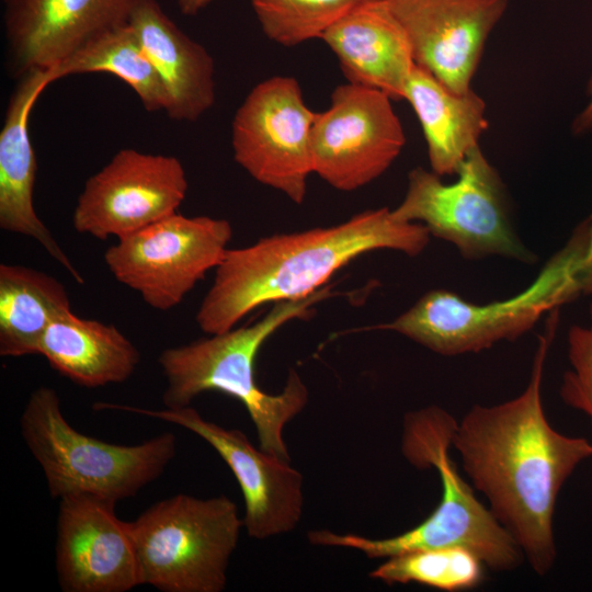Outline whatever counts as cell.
<instances>
[{"mask_svg":"<svg viewBox=\"0 0 592 592\" xmlns=\"http://www.w3.org/2000/svg\"><path fill=\"white\" fill-rule=\"evenodd\" d=\"M558 314H549L538 337L526 388L501 403L475 405L456 422L452 436L471 485L540 577L556 560L558 494L574 469L592 457V443L556 431L543 406L544 371Z\"/></svg>","mask_w":592,"mask_h":592,"instance_id":"obj_1","label":"cell"},{"mask_svg":"<svg viewBox=\"0 0 592 592\" xmlns=\"http://www.w3.org/2000/svg\"><path fill=\"white\" fill-rule=\"evenodd\" d=\"M430 238L422 224L398 220L382 207L334 226L276 234L228 249L196 311V323L209 335L229 331L262 305L310 296L364 253L394 250L415 257Z\"/></svg>","mask_w":592,"mask_h":592,"instance_id":"obj_2","label":"cell"},{"mask_svg":"<svg viewBox=\"0 0 592 592\" xmlns=\"http://www.w3.org/2000/svg\"><path fill=\"white\" fill-rule=\"evenodd\" d=\"M334 294L331 286H323L306 298L275 303L251 325L164 349L158 356L167 382L162 394L164 407L191 406L197 396L210 390L231 396L247 409L259 447L291 460L283 433L287 423L306 407L308 388L292 368L282 391H264L255 380V358L276 330L292 320L310 317L317 304Z\"/></svg>","mask_w":592,"mask_h":592,"instance_id":"obj_3","label":"cell"},{"mask_svg":"<svg viewBox=\"0 0 592 592\" xmlns=\"http://www.w3.org/2000/svg\"><path fill=\"white\" fill-rule=\"evenodd\" d=\"M456 420L437 406L406 413L401 453L415 468H434L440 476L442 494L439 504L420 524L386 538L338 534L328 530L307 534L312 545L343 547L368 558H389L403 553L447 546L474 551L496 572L515 570L524 560L511 534L476 497L451 457Z\"/></svg>","mask_w":592,"mask_h":592,"instance_id":"obj_4","label":"cell"},{"mask_svg":"<svg viewBox=\"0 0 592 592\" xmlns=\"http://www.w3.org/2000/svg\"><path fill=\"white\" fill-rule=\"evenodd\" d=\"M588 238L584 219L534 281L509 298L476 304L447 289H432L394 320L358 330L394 331L443 356L478 353L514 341L546 314L582 295Z\"/></svg>","mask_w":592,"mask_h":592,"instance_id":"obj_5","label":"cell"},{"mask_svg":"<svg viewBox=\"0 0 592 592\" xmlns=\"http://www.w3.org/2000/svg\"><path fill=\"white\" fill-rule=\"evenodd\" d=\"M26 447L41 466L52 498L88 496L117 503L158 479L177 453L166 432L135 445L104 442L72 428L57 391L34 389L20 418Z\"/></svg>","mask_w":592,"mask_h":592,"instance_id":"obj_6","label":"cell"},{"mask_svg":"<svg viewBox=\"0 0 592 592\" xmlns=\"http://www.w3.org/2000/svg\"><path fill=\"white\" fill-rule=\"evenodd\" d=\"M143 584L162 592H221L243 519L227 496L178 493L129 522Z\"/></svg>","mask_w":592,"mask_h":592,"instance_id":"obj_7","label":"cell"},{"mask_svg":"<svg viewBox=\"0 0 592 592\" xmlns=\"http://www.w3.org/2000/svg\"><path fill=\"white\" fill-rule=\"evenodd\" d=\"M456 175L455 182L444 183L432 170L412 169L401 203L391 209L394 217L422 224L467 260L502 257L533 262V253L514 230L501 178L480 147L470 151Z\"/></svg>","mask_w":592,"mask_h":592,"instance_id":"obj_8","label":"cell"},{"mask_svg":"<svg viewBox=\"0 0 592 592\" xmlns=\"http://www.w3.org/2000/svg\"><path fill=\"white\" fill-rule=\"evenodd\" d=\"M232 227L224 218L171 214L117 239L104 262L116 281L137 292L151 308L182 303L226 255Z\"/></svg>","mask_w":592,"mask_h":592,"instance_id":"obj_9","label":"cell"},{"mask_svg":"<svg viewBox=\"0 0 592 592\" xmlns=\"http://www.w3.org/2000/svg\"><path fill=\"white\" fill-rule=\"evenodd\" d=\"M316 112L298 81L273 76L259 82L235 113V161L255 181L301 204L312 171L311 129Z\"/></svg>","mask_w":592,"mask_h":592,"instance_id":"obj_10","label":"cell"},{"mask_svg":"<svg viewBox=\"0 0 592 592\" xmlns=\"http://www.w3.org/2000/svg\"><path fill=\"white\" fill-rule=\"evenodd\" d=\"M391 99L346 82L316 112L311 129L312 171L332 187L351 192L380 177L401 153L406 135Z\"/></svg>","mask_w":592,"mask_h":592,"instance_id":"obj_11","label":"cell"},{"mask_svg":"<svg viewBox=\"0 0 592 592\" xmlns=\"http://www.w3.org/2000/svg\"><path fill=\"white\" fill-rule=\"evenodd\" d=\"M95 410H119L162 420L193 432L227 464L244 500L243 527L254 539H267L297 527L304 510V477L289 460L255 447L238 429L204 419L192 406L148 409L95 402Z\"/></svg>","mask_w":592,"mask_h":592,"instance_id":"obj_12","label":"cell"},{"mask_svg":"<svg viewBox=\"0 0 592 592\" xmlns=\"http://www.w3.org/2000/svg\"><path fill=\"white\" fill-rule=\"evenodd\" d=\"M187 187L178 158L121 149L86 181L73 229L99 240L119 239L177 213Z\"/></svg>","mask_w":592,"mask_h":592,"instance_id":"obj_13","label":"cell"},{"mask_svg":"<svg viewBox=\"0 0 592 592\" xmlns=\"http://www.w3.org/2000/svg\"><path fill=\"white\" fill-rule=\"evenodd\" d=\"M115 503L88 496L59 499L55 568L64 592H127L143 585L129 522Z\"/></svg>","mask_w":592,"mask_h":592,"instance_id":"obj_14","label":"cell"},{"mask_svg":"<svg viewBox=\"0 0 592 592\" xmlns=\"http://www.w3.org/2000/svg\"><path fill=\"white\" fill-rule=\"evenodd\" d=\"M413 60L457 93L471 90L486 42L508 0H387Z\"/></svg>","mask_w":592,"mask_h":592,"instance_id":"obj_15","label":"cell"},{"mask_svg":"<svg viewBox=\"0 0 592 592\" xmlns=\"http://www.w3.org/2000/svg\"><path fill=\"white\" fill-rule=\"evenodd\" d=\"M139 0H1L14 77L53 68L98 35L127 24Z\"/></svg>","mask_w":592,"mask_h":592,"instance_id":"obj_16","label":"cell"},{"mask_svg":"<svg viewBox=\"0 0 592 592\" xmlns=\"http://www.w3.org/2000/svg\"><path fill=\"white\" fill-rule=\"evenodd\" d=\"M20 79L0 133V228L37 241L78 284H83L82 275L41 220L33 203L37 162L29 117L41 93L54 81L48 69L31 71Z\"/></svg>","mask_w":592,"mask_h":592,"instance_id":"obj_17","label":"cell"},{"mask_svg":"<svg viewBox=\"0 0 592 592\" xmlns=\"http://www.w3.org/2000/svg\"><path fill=\"white\" fill-rule=\"evenodd\" d=\"M321 39L335 55L348 82L405 99L415 65L405 29L387 0H360Z\"/></svg>","mask_w":592,"mask_h":592,"instance_id":"obj_18","label":"cell"},{"mask_svg":"<svg viewBox=\"0 0 592 592\" xmlns=\"http://www.w3.org/2000/svg\"><path fill=\"white\" fill-rule=\"evenodd\" d=\"M128 23L164 86L168 117L197 121L216 100L212 55L178 27L157 0H139Z\"/></svg>","mask_w":592,"mask_h":592,"instance_id":"obj_19","label":"cell"},{"mask_svg":"<svg viewBox=\"0 0 592 592\" xmlns=\"http://www.w3.org/2000/svg\"><path fill=\"white\" fill-rule=\"evenodd\" d=\"M403 100L420 122L431 170L440 177L456 174L488 128L485 101L473 89L452 91L417 64Z\"/></svg>","mask_w":592,"mask_h":592,"instance_id":"obj_20","label":"cell"},{"mask_svg":"<svg viewBox=\"0 0 592 592\" xmlns=\"http://www.w3.org/2000/svg\"><path fill=\"white\" fill-rule=\"evenodd\" d=\"M38 354L53 369L87 388L123 383L140 362L138 349L115 326L80 318L71 310L49 325Z\"/></svg>","mask_w":592,"mask_h":592,"instance_id":"obj_21","label":"cell"},{"mask_svg":"<svg viewBox=\"0 0 592 592\" xmlns=\"http://www.w3.org/2000/svg\"><path fill=\"white\" fill-rule=\"evenodd\" d=\"M71 310L66 287L54 276L19 264H0V355L38 354L49 325Z\"/></svg>","mask_w":592,"mask_h":592,"instance_id":"obj_22","label":"cell"},{"mask_svg":"<svg viewBox=\"0 0 592 592\" xmlns=\"http://www.w3.org/2000/svg\"><path fill=\"white\" fill-rule=\"evenodd\" d=\"M49 72L53 81L70 75L109 72L135 91L146 111H164L168 104L164 86L129 23L98 35Z\"/></svg>","mask_w":592,"mask_h":592,"instance_id":"obj_23","label":"cell"},{"mask_svg":"<svg viewBox=\"0 0 592 592\" xmlns=\"http://www.w3.org/2000/svg\"><path fill=\"white\" fill-rule=\"evenodd\" d=\"M486 565L470 549L447 546L412 550L387 558L369 573L386 584L418 583L445 592L482 584Z\"/></svg>","mask_w":592,"mask_h":592,"instance_id":"obj_24","label":"cell"},{"mask_svg":"<svg viewBox=\"0 0 592 592\" xmlns=\"http://www.w3.org/2000/svg\"><path fill=\"white\" fill-rule=\"evenodd\" d=\"M360 0H250L265 36L292 47L322 34Z\"/></svg>","mask_w":592,"mask_h":592,"instance_id":"obj_25","label":"cell"},{"mask_svg":"<svg viewBox=\"0 0 592 592\" xmlns=\"http://www.w3.org/2000/svg\"><path fill=\"white\" fill-rule=\"evenodd\" d=\"M569 369L559 395L565 405L583 412L592 422V301L587 325H572L567 332Z\"/></svg>","mask_w":592,"mask_h":592,"instance_id":"obj_26","label":"cell"},{"mask_svg":"<svg viewBox=\"0 0 592 592\" xmlns=\"http://www.w3.org/2000/svg\"><path fill=\"white\" fill-rule=\"evenodd\" d=\"M587 91L589 101L574 117L571 125L572 133L578 136L592 133V77L589 80Z\"/></svg>","mask_w":592,"mask_h":592,"instance_id":"obj_27","label":"cell"},{"mask_svg":"<svg viewBox=\"0 0 592 592\" xmlns=\"http://www.w3.org/2000/svg\"><path fill=\"white\" fill-rule=\"evenodd\" d=\"M587 220L589 225V238L581 269V285L582 295L592 297V214Z\"/></svg>","mask_w":592,"mask_h":592,"instance_id":"obj_28","label":"cell"},{"mask_svg":"<svg viewBox=\"0 0 592 592\" xmlns=\"http://www.w3.org/2000/svg\"><path fill=\"white\" fill-rule=\"evenodd\" d=\"M214 0H177V5L183 15L192 16L198 14Z\"/></svg>","mask_w":592,"mask_h":592,"instance_id":"obj_29","label":"cell"}]
</instances>
